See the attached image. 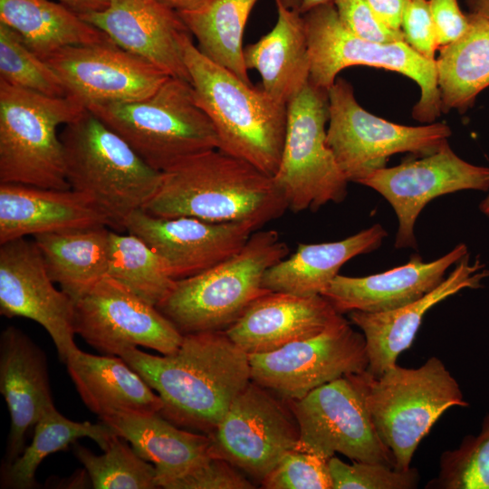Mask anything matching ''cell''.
Segmentation results:
<instances>
[{
    "label": "cell",
    "mask_w": 489,
    "mask_h": 489,
    "mask_svg": "<svg viewBox=\"0 0 489 489\" xmlns=\"http://www.w3.org/2000/svg\"><path fill=\"white\" fill-rule=\"evenodd\" d=\"M120 357L157 391L163 402L161 416L206 435L252 380L248 354L225 331L184 334L172 354L133 348Z\"/></svg>",
    "instance_id": "1"
},
{
    "label": "cell",
    "mask_w": 489,
    "mask_h": 489,
    "mask_svg": "<svg viewBox=\"0 0 489 489\" xmlns=\"http://www.w3.org/2000/svg\"><path fill=\"white\" fill-rule=\"evenodd\" d=\"M288 208L273 177L215 149L162 171L159 185L143 210L166 218L250 222L260 229Z\"/></svg>",
    "instance_id": "2"
},
{
    "label": "cell",
    "mask_w": 489,
    "mask_h": 489,
    "mask_svg": "<svg viewBox=\"0 0 489 489\" xmlns=\"http://www.w3.org/2000/svg\"><path fill=\"white\" fill-rule=\"evenodd\" d=\"M181 46L194 98L215 128L218 149L273 177L283 147L287 105L207 58L191 34Z\"/></svg>",
    "instance_id": "3"
},
{
    "label": "cell",
    "mask_w": 489,
    "mask_h": 489,
    "mask_svg": "<svg viewBox=\"0 0 489 489\" xmlns=\"http://www.w3.org/2000/svg\"><path fill=\"white\" fill-rule=\"evenodd\" d=\"M60 138L71 188L89 197L109 226L124 230L127 217L156 192L161 172L88 109L63 126Z\"/></svg>",
    "instance_id": "4"
},
{
    "label": "cell",
    "mask_w": 489,
    "mask_h": 489,
    "mask_svg": "<svg viewBox=\"0 0 489 489\" xmlns=\"http://www.w3.org/2000/svg\"><path fill=\"white\" fill-rule=\"evenodd\" d=\"M288 254L278 232L256 230L231 257L201 273L176 280L156 307L183 335L225 331L269 292L263 287L264 273Z\"/></svg>",
    "instance_id": "5"
},
{
    "label": "cell",
    "mask_w": 489,
    "mask_h": 489,
    "mask_svg": "<svg viewBox=\"0 0 489 489\" xmlns=\"http://www.w3.org/2000/svg\"><path fill=\"white\" fill-rule=\"evenodd\" d=\"M352 377L398 470L411 467L419 443L446 409L468 406L457 381L437 357L418 368L396 364L379 377L367 369Z\"/></svg>",
    "instance_id": "6"
},
{
    "label": "cell",
    "mask_w": 489,
    "mask_h": 489,
    "mask_svg": "<svg viewBox=\"0 0 489 489\" xmlns=\"http://www.w3.org/2000/svg\"><path fill=\"white\" fill-rule=\"evenodd\" d=\"M160 172L177 162L218 149L215 128L197 105L191 84L169 76L150 96L87 107Z\"/></svg>",
    "instance_id": "7"
},
{
    "label": "cell",
    "mask_w": 489,
    "mask_h": 489,
    "mask_svg": "<svg viewBox=\"0 0 489 489\" xmlns=\"http://www.w3.org/2000/svg\"><path fill=\"white\" fill-rule=\"evenodd\" d=\"M87 108L0 80V183L71 189L58 128Z\"/></svg>",
    "instance_id": "8"
},
{
    "label": "cell",
    "mask_w": 489,
    "mask_h": 489,
    "mask_svg": "<svg viewBox=\"0 0 489 489\" xmlns=\"http://www.w3.org/2000/svg\"><path fill=\"white\" fill-rule=\"evenodd\" d=\"M310 59V82L329 91L343 69L366 65L403 74L420 89L412 116L434 122L442 113L436 60L414 51L405 41L376 43L357 37L341 23L333 3L302 14Z\"/></svg>",
    "instance_id": "9"
},
{
    "label": "cell",
    "mask_w": 489,
    "mask_h": 489,
    "mask_svg": "<svg viewBox=\"0 0 489 489\" xmlns=\"http://www.w3.org/2000/svg\"><path fill=\"white\" fill-rule=\"evenodd\" d=\"M328 91L310 82L287 103L278 169L273 177L294 212L317 210L347 196L349 180L327 144Z\"/></svg>",
    "instance_id": "10"
},
{
    "label": "cell",
    "mask_w": 489,
    "mask_h": 489,
    "mask_svg": "<svg viewBox=\"0 0 489 489\" xmlns=\"http://www.w3.org/2000/svg\"><path fill=\"white\" fill-rule=\"evenodd\" d=\"M327 144L349 182L386 167L396 154L426 156L448 141L451 129L442 122L406 126L373 115L357 101L350 83L337 78L328 91Z\"/></svg>",
    "instance_id": "11"
},
{
    "label": "cell",
    "mask_w": 489,
    "mask_h": 489,
    "mask_svg": "<svg viewBox=\"0 0 489 489\" xmlns=\"http://www.w3.org/2000/svg\"><path fill=\"white\" fill-rule=\"evenodd\" d=\"M287 402L299 427L296 449L326 458L340 453L351 461L396 469L394 455L378 435L352 374Z\"/></svg>",
    "instance_id": "12"
},
{
    "label": "cell",
    "mask_w": 489,
    "mask_h": 489,
    "mask_svg": "<svg viewBox=\"0 0 489 489\" xmlns=\"http://www.w3.org/2000/svg\"><path fill=\"white\" fill-rule=\"evenodd\" d=\"M249 357L251 379L285 400H297L339 378L368 369L365 338L342 317L321 333Z\"/></svg>",
    "instance_id": "13"
},
{
    "label": "cell",
    "mask_w": 489,
    "mask_h": 489,
    "mask_svg": "<svg viewBox=\"0 0 489 489\" xmlns=\"http://www.w3.org/2000/svg\"><path fill=\"white\" fill-rule=\"evenodd\" d=\"M208 436L212 456L261 484L287 452L297 448L299 427L287 400L251 380Z\"/></svg>",
    "instance_id": "14"
},
{
    "label": "cell",
    "mask_w": 489,
    "mask_h": 489,
    "mask_svg": "<svg viewBox=\"0 0 489 489\" xmlns=\"http://www.w3.org/2000/svg\"><path fill=\"white\" fill-rule=\"evenodd\" d=\"M74 331L110 356L138 346L172 354L183 339L155 305L108 275L75 302Z\"/></svg>",
    "instance_id": "15"
},
{
    "label": "cell",
    "mask_w": 489,
    "mask_h": 489,
    "mask_svg": "<svg viewBox=\"0 0 489 489\" xmlns=\"http://www.w3.org/2000/svg\"><path fill=\"white\" fill-rule=\"evenodd\" d=\"M359 184L384 197L398 221L396 248H417L415 223L432 199L460 190L489 189V168L460 158L448 141L437 150L392 168L374 170Z\"/></svg>",
    "instance_id": "16"
},
{
    "label": "cell",
    "mask_w": 489,
    "mask_h": 489,
    "mask_svg": "<svg viewBox=\"0 0 489 489\" xmlns=\"http://www.w3.org/2000/svg\"><path fill=\"white\" fill-rule=\"evenodd\" d=\"M45 62L57 73L67 94L86 108L92 104L145 99L169 77L112 41L67 46Z\"/></svg>",
    "instance_id": "17"
},
{
    "label": "cell",
    "mask_w": 489,
    "mask_h": 489,
    "mask_svg": "<svg viewBox=\"0 0 489 489\" xmlns=\"http://www.w3.org/2000/svg\"><path fill=\"white\" fill-rule=\"evenodd\" d=\"M74 301L50 278L36 244L18 238L0 244V313L36 321L65 363L74 342Z\"/></svg>",
    "instance_id": "18"
},
{
    "label": "cell",
    "mask_w": 489,
    "mask_h": 489,
    "mask_svg": "<svg viewBox=\"0 0 489 489\" xmlns=\"http://www.w3.org/2000/svg\"><path fill=\"white\" fill-rule=\"evenodd\" d=\"M124 230L146 242L165 262L173 280L201 273L240 251L259 228L250 222H209L131 213Z\"/></svg>",
    "instance_id": "19"
},
{
    "label": "cell",
    "mask_w": 489,
    "mask_h": 489,
    "mask_svg": "<svg viewBox=\"0 0 489 489\" xmlns=\"http://www.w3.org/2000/svg\"><path fill=\"white\" fill-rule=\"evenodd\" d=\"M80 16L120 47L189 82L181 42L190 33L177 12L158 0H109L105 10Z\"/></svg>",
    "instance_id": "20"
},
{
    "label": "cell",
    "mask_w": 489,
    "mask_h": 489,
    "mask_svg": "<svg viewBox=\"0 0 489 489\" xmlns=\"http://www.w3.org/2000/svg\"><path fill=\"white\" fill-rule=\"evenodd\" d=\"M0 392L10 414V431L1 468L25 448V435L55 407L43 350L22 330L7 326L0 335Z\"/></svg>",
    "instance_id": "21"
},
{
    "label": "cell",
    "mask_w": 489,
    "mask_h": 489,
    "mask_svg": "<svg viewBox=\"0 0 489 489\" xmlns=\"http://www.w3.org/2000/svg\"><path fill=\"white\" fill-rule=\"evenodd\" d=\"M340 315L322 295L269 291L225 331L248 355L261 354L315 336Z\"/></svg>",
    "instance_id": "22"
},
{
    "label": "cell",
    "mask_w": 489,
    "mask_h": 489,
    "mask_svg": "<svg viewBox=\"0 0 489 489\" xmlns=\"http://www.w3.org/2000/svg\"><path fill=\"white\" fill-rule=\"evenodd\" d=\"M468 254L459 244L444 256L428 263L414 254L401 266L364 277L338 274L321 292L340 314L353 311L381 312L414 302L446 279L447 269Z\"/></svg>",
    "instance_id": "23"
},
{
    "label": "cell",
    "mask_w": 489,
    "mask_h": 489,
    "mask_svg": "<svg viewBox=\"0 0 489 489\" xmlns=\"http://www.w3.org/2000/svg\"><path fill=\"white\" fill-rule=\"evenodd\" d=\"M484 266L478 259L470 264L467 254L440 285L414 302L388 312H350L351 322L365 338L367 370L379 377L395 366L400 353L412 344L428 310L463 289L482 287V280L489 276V271L483 270Z\"/></svg>",
    "instance_id": "24"
},
{
    "label": "cell",
    "mask_w": 489,
    "mask_h": 489,
    "mask_svg": "<svg viewBox=\"0 0 489 489\" xmlns=\"http://www.w3.org/2000/svg\"><path fill=\"white\" fill-rule=\"evenodd\" d=\"M107 225L86 196L71 189L0 183V244L27 235Z\"/></svg>",
    "instance_id": "25"
},
{
    "label": "cell",
    "mask_w": 489,
    "mask_h": 489,
    "mask_svg": "<svg viewBox=\"0 0 489 489\" xmlns=\"http://www.w3.org/2000/svg\"><path fill=\"white\" fill-rule=\"evenodd\" d=\"M85 406L100 419L118 414L159 413L158 394L121 357L76 349L65 362Z\"/></svg>",
    "instance_id": "26"
},
{
    "label": "cell",
    "mask_w": 489,
    "mask_h": 489,
    "mask_svg": "<svg viewBox=\"0 0 489 489\" xmlns=\"http://www.w3.org/2000/svg\"><path fill=\"white\" fill-rule=\"evenodd\" d=\"M101 421L154 465L158 488L212 457L208 435L179 428L159 413L118 414Z\"/></svg>",
    "instance_id": "27"
},
{
    "label": "cell",
    "mask_w": 489,
    "mask_h": 489,
    "mask_svg": "<svg viewBox=\"0 0 489 489\" xmlns=\"http://www.w3.org/2000/svg\"><path fill=\"white\" fill-rule=\"evenodd\" d=\"M273 28L244 48L248 69L262 78L263 90L286 104L310 82V59L302 14L275 1Z\"/></svg>",
    "instance_id": "28"
},
{
    "label": "cell",
    "mask_w": 489,
    "mask_h": 489,
    "mask_svg": "<svg viewBox=\"0 0 489 489\" xmlns=\"http://www.w3.org/2000/svg\"><path fill=\"white\" fill-rule=\"evenodd\" d=\"M379 224L343 240L321 244H300L295 253L264 273L263 287L299 296L321 295L353 257L378 249L387 237Z\"/></svg>",
    "instance_id": "29"
},
{
    "label": "cell",
    "mask_w": 489,
    "mask_h": 489,
    "mask_svg": "<svg viewBox=\"0 0 489 489\" xmlns=\"http://www.w3.org/2000/svg\"><path fill=\"white\" fill-rule=\"evenodd\" d=\"M110 232L101 225L34 236L50 278L74 302L107 275Z\"/></svg>",
    "instance_id": "30"
},
{
    "label": "cell",
    "mask_w": 489,
    "mask_h": 489,
    "mask_svg": "<svg viewBox=\"0 0 489 489\" xmlns=\"http://www.w3.org/2000/svg\"><path fill=\"white\" fill-rule=\"evenodd\" d=\"M0 22L44 61L67 46L111 41L69 7L50 0H0Z\"/></svg>",
    "instance_id": "31"
},
{
    "label": "cell",
    "mask_w": 489,
    "mask_h": 489,
    "mask_svg": "<svg viewBox=\"0 0 489 489\" xmlns=\"http://www.w3.org/2000/svg\"><path fill=\"white\" fill-rule=\"evenodd\" d=\"M465 33L438 48L436 59L442 113H465L489 86V21L469 13Z\"/></svg>",
    "instance_id": "32"
},
{
    "label": "cell",
    "mask_w": 489,
    "mask_h": 489,
    "mask_svg": "<svg viewBox=\"0 0 489 489\" xmlns=\"http://www.w3.org/2000/svg\"><path fill=\"white\" fill-rule=\"evenodd\" d=\"M258 0H211L179 16L207 58L252 84L244 59L246 22Z\"/></svg>",
    "instance_id": "33"
},
{
    "label": "cell",
    "mask_w": 489,
    "mask_h": 489,
    "mask_svg": "<svg viewBox=\"0 0 489 489\" xmlns=\"http://www.w3.org/2000/svg\"><path fill=\"white\" fill-rule=\"evenodd\" d=\"M31 444L7 467L1 468L5 487L29 489L36 485L35 473L43 460L53 453L68 448L77 439L91 438L103 451L117 435L103 422H76L65 417L55 407L45 411L34 425Z\"/></svg>",
    "instance_id": "34"
},
{
    "label": "cell",
    "mask_w": 489,
    "mask_h": 489,
    "mask_svg": "<svg viewBox=\"0 0 489 489\" xmlns=\"http://www.w3.org/2000/svg\"><path fill=\"white\" fill-rule=\"evenodd\" d=\"M107 275L157 306L175 280L163 259L142 239L110 230Z\"/></svg>",
    "instance_id": "35"
},
{
    "label": "cell",
    "mask_w": 489,
    "mask_h": 489,
    "mask_svg": "<svg viewBox=\"0 0 489 489\" xmlns=\"http://www.w3.org/2000/svg\"><path fill=\"white\" fill-rule=\"evenodd\" d=\"M76 458L83 465L95 489H155L156 470L138 455L123 437L115 435L102 455L72 444Z\"/></svg>",
    "instance_id": "36"
},
{
    "label": "cell",
    "mask_w": 489,
    "mask_h": 489,
    "mask_svg": "<svg viewBox=\"0 0 489 489\" xmlns=\"http://www.w3.org/2000/svg\"><path fill=\"white\" fill-rule=\"evenodd\" d=\"M0 80L47 96H68L62 82L53 69L30 50L14 29L2 22Z\"/></svg>",
    "instance_id": "37"
},
{
    "label": "cell",
    "mask_w": 489,
    "mask_h": 489,
    "mask_svg": "<svg viewBox=\"0 0 489 489\" xmlns=\"http://www.w3.org/2000/svg\"><path fill=\"white\" fill-rule=\"evenodd\" d=\"M426 488L489 489V414L478 435H468L457 448L442 453L438 475Z\"/></svg>",
    "instance_id": "38"
},
{
    "label": "cell",
    "mask_w": 489,
    "mask_h": 489,
    "mask_svg": "<svg viewBox=\"0 0 489 489\" xmlns=\"http://www.w3.org/2000/svg\"><path fill=\"white\" fill-rule=\"evenodd\" d=\"M332 489H415L419 481L416 468L398 470L379 463L329 459Z\"/></svg>",
    "instance_id": "39"
},
{
    "label": "cell",
    "mask_w": 489,
    "mask_h": 489,
    "mask_svg": "<svg viewBox=\"0 0 489 489\" xmlns=\"http://www.w3.org/2000/svg\"><path fill=\"white\" fill-rule=\"evenodd\" d=\"M329 459L300 449L287 452L261 482L264 489H332Z\"/></svg>",
    "instance_id": "40"
},
{
    "label": "cell",
    "mask_w": 489,
    "mask_h": 489,
    "mask_svg": "<svg viewBox=\"0 0 489 489\" xmlns=\"http://www.w3.org/2000/svg\"><path fill=\"white\" fill-rule=\"evenodd\" d=\"M254 484L228 461L212 456L166 489H253Z\"/></svg>",
    "instance_id": "41"
},
{
    "label": "cell",
    "mask_w": 489,
    "mask_h": 489,
    "mask_svg": "<svg viewBox=\"0 0 489 489\" xmlns=\"http://www.w3.org/2000/svg\"><path fill=\"white\" fill-rule=\"evenodd\" d=\"M343 25L359 38L376 43L405 41L401 30L388 26L366 0H334Z\"/></svg>",
    "instance_id": "42"
},
{
    "label": "cell",
    "mask_w": 489,
    "mask_h": 489,
    "mask_svg": "<svg viewBox=\"0 0 489 489\" xmlns=\"http://www.w3.org/2000/svg\"><path fill=\"white\" fill-rule=\"evenodd\" d=\"M405 42L426 59L435 61L438 43L428 0H409L401 21Z\"/></svg>",
    "instance_id": "43"
},
{
    "label": "cell",
    "mask_w": 489,
    "mask_h": 489,
    "mask_svg": "<svg viewBox=\"0 0 489 489\" xmlns=\"http://www.w3.org/2000/svg\"><path fill=\"white\" fill-rule=\"evenodd\" d=\"M428 5L439 47L453 43L465 33L469 25L468 14L462 12L458 0H428Z\"/></svg>",
    "instance_id": "44"
},
{
    "label": "cell",
    "mask_w": 489,
    "mask_h": 489,
    "mask_svg": "<svg viewBox=\"0 0 489 489\" xmlns=\"http://www.w3.org/2000/svg\"><path fill=\"white\" fill-rule=\"evenodd\" d=\"M376 14L389 27L401 30V21L409 0H366Z\"/></svg>",
    "instance_id": "45"
},
{
    "label": "cell",
    "mask_w": 489,
    "mask_h": 489,
    "mask_svg": "<svg viewBox=\"0 0 489 489\" xmlns=\"http://www.w3.org/2000/svg\"><path fill=\"white\" fill-rule=\"evenodd\" d=\"M79 15L105 10L109 0H57Z\"/></svg>",
    "instance_id": "46"
},
{
    "label": "cell",
    "mask_w": 489,
    "mask_h": 489,
    "mask_svg": "<svg viewBox=\"0 0 489 489\" xmlns=\"http://www.w3.org/2000/svg\"><path fill=\"white\" fill-rule=\"evenodd\" d=\"M162 5L167 7L180 13L194 11L198 8H201L211 0H158Z\"/></svg>",
    "instance_id": "47"
},
{
    "label": "cell",
    "mask_w": 489,
    "mask_h": 489,
    "mask_svg": "<svg viewBox=\"0 0 489 489\" xmlns=\"http://www.w3.org/2000/svg\"><path fill=\"white\" fill-rule=\"evenodd\" d=\"M469 13L489 21V0H465Z\"/></svg>",
    "instance_id": "48"
},
{
    "label": "cell",
    "mask_w": 489,
    "mask_h": 489,
    "mask_svg": "<svg viewBox=\"0 0 489 489\" xmlns=\"http://www.w3.org/2000/svg\"><path fill=\"white\" fill-rule=\"evenodd\" d=\"M334 0H302L300 5V13L303 14L309 10L328 3H333Z\"/></svg>",
    "instance_id": "49"
},
{
    "label": "cell",
    "mask_w": 489,
    "mask_h": 489,
    "mask_svg": "<svg viewBox=\"0 0 489 489\" xmlns=\"http://www.w3.org/2000/svg\"><path fill=\"white\" fill-rule=\"evenodd\" d=\"M274 1L280 2L284 6L290 9L300 11V5H301L302 0H274Z\"/></svg>",
    "instance_id": "50"
},
{
    "label": "cell",
    "mask_w": 489,
    "mask_h": 489,
    "mask_svg": "<svg viewBox=\"0 0 489 489\" xmlns=\"http://www.w3.org/2000/svg\"><path fill=\"white\" fill-rule=\"evenodd\" d=\"M479 208L482 213L489 216V195L481 202Z\"/></svg>",
    "instance_id": "51"
}]
</instances>
